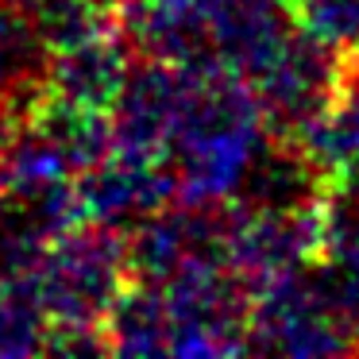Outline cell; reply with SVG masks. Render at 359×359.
Here are the masks:
<instances>
[{"label":"cell","instance_id":"1","mask_svg":"<svg viewBox=\"0 0 359 359\" xmlns=\"http://www.w3.org/2000/svg\"><path fill=\"white\" fill-rule=\"evenodd\" d=\"M186 86L174 116L170 163L178 201L228 205L240 197L255 158L271 143V124L248 78L224 66H182Z\"/></svg>","mask_w":359,"mask_h":359},{"label":"cell","instance_id":"2","mask_svg":"<svg viewBox=\"0 0 359 359\" xmlns=\"http://www.w3.org/2000/svg\"><path fill=\"white\" fill-rule=\"evenodd\" d=\"M32 278L50 325L104 328L116 297L132 282L128 232L81 220L50 243Z\"/></svg>","mask_w":359,"mask_h":359},{"label":"cell","instance_id":"3","mask_svg":"<svg viewBox=\"0 0 359 359\" xmlns=\"http://www.w3.org/2000/svg\"><path fill=\"white\" fill-rule=\"evenodd\" d=\"M236 205V201H232ZM325 255V217L313 205H236L228 232V271L259 294Z\"/></svg>","mask_w":359,"mask_h":359},{"label":"cell","instance_id":"4","mask_svg":"<svg viewBox=\"0 0 359 359\" xmlns=\"http://www.w3.org/2000/svg\"><path fill=\"white\" fill-rule=\"evenodd\" d=\"M174 355H236L248 348L251 290L220 266H197L163 282Z\"/></svg>","mask_w":359,"mask_h":359},{"label":"cell","instance_id":"5","mask_svg":"<svg viewBox=\"0 0 359 359\" xmlns=\"http://www.w3.org/2000/svg\"><path fill=\"white\" fill-rule=\"evenodd\" d=\"M236 205L174 201L128 232V263L132 278L163 282L197 266H228V232Z\"/></svg>","mask_w":359,"mask_h":359},{"label":"cell","instance_id":"6","mask_svg":"<svg viewBox=\"0 0 359 359\" xmlns=\"http://www.w3.org/2000/svg\"><path fill=\"white\" fill-rule=\"evenodd\" d=\"M248 348L271 355H351V340L336 320L313 263L251 294Z\"/></svg>","mask_w":359,"mask_h":359},{"label":"cell","instance_id":"7","mask_svg":"<svg viewBox=\"0 0 359 359\" xmlns=\"http://www.w3.org/2000/svg\"><path fill=\"white\" fill-rule=\"evenodd\" d=\"M336 81H340V55L309 39L302 27H294V35L282 43V50L251 86L266 112L271 135L294 140L325 112V104L336 93Z\"/></svg>","mask_w":359,"mask_h":359},{"label":"cell","instance_id":"8","mask_svg":"<svg viewBox=\"0 0 359 359\" xmlns=\"http://www.w3.org/2000/svg\"><path fill=\"white\" fill-rule=\"evenodd\" d=\"M78 197L86 220L128 232L178 201V178L166 158L109 151L97 166L78 174Z\"/></svg>","mask_w":359,"mask_h":359},{"label":"cell","instance_id":"9","mask_svg":"<svg viewBox=\"0 0 359 359\" xmlns=\"http://www.w3.org/2000/svg\"><path fill=\"white\" fill-rule=\"evenodd\" d=\"M186 70L174 62L143 58L132 66L116 104H112V151L143 158H166L174 116L182 104Z\"/></svg>","mask_w":359,"mask_h":359},{"label":"cell","instance_id":"10","mask_svg":"<svg viewBox=\"0 0 359 359\" xmlns=\"http://www.w3.org/2000/svg\"><path fill=\"white\" fill-rule=\"evenodd\" d=\"M128 74H132V47L116 24V32H104L97 39H86L66 50H50L43 93L70 104L112 112Z\"/></svg>","mask_w":359,"mask_h":359},{"label":"cell","instance_id":"11","mask_svg":"<svg viewBox=\"0 0 359 359\" xmlns=\"http://www.w3.org/2000/svg\"><path fill=\"white\" fill-rule=\"evenodd\" d=\"M104 336H109V351H120V355L170 351V309H166L163 286L143 278L128 282L104 320Z\"/></svg>","mask_w":359,"mask_h":359},{"label":"cell","instance_id":"12","mask_svg":"<svg viewBox=\"0 0 359 359\" xmlns=\"http://www.w3.org/2000/svg\"><path fill=\"white\" fill-rule=\"evenodd\" d=\"M294 24L340 58L359 55V0H294Z\"/></svg>","mask_w":359,"mask_h":359},{"label":"cell","instance_id":"13","mask_svg":"<svg viewBox=\"0 0 359 359\" xmlns=\"http://www.w3.org/2000/svg\"><path fill=\"white\" fill-rule=\"evenodd\" d=\"M93 4H101V8H109V12H120L128 0H93Z\"/></svg>","mask_w":359,"mask_h":359},{"label":"cell","instance_id":"14","mask_svg":"<svg viewBox=\"0 0 359 359\" xmlns=\"http://www.w3.org/2000/svg\"><path fill=\"white\" fill-rule=\"evenodd\" d=\"M0 4H16V8H35L39 0H0Z\"/></svg>","mask_w":359,"mask_h":359},{"label":"cell","instance_id":"15","mask_svg":"<svg viewBox=\"0 0 359 359\" xmlns=\"http://www.w3.org/2000/svg\"><path fill=\"white\" fill-rule=\"evenodd\" d=\"M282 4H294V0H282Z\"/></svg>","mask_w":359,"mask_h":359}]
</instances>
